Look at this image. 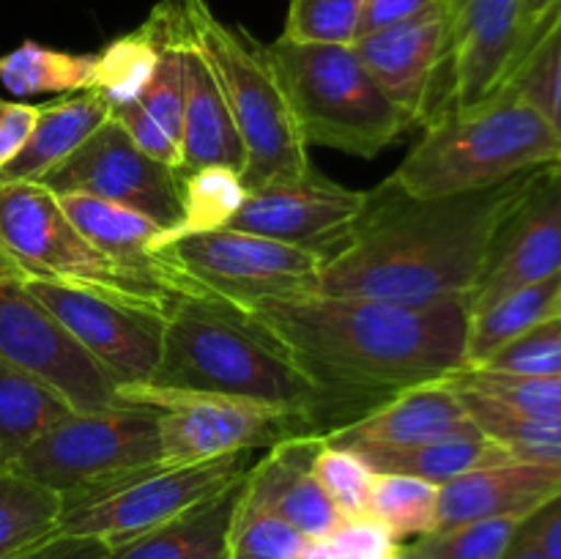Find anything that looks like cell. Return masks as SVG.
<instances>
[{
	"instance_id": "1",
	"label": "cell",
	"mask_w": 561,
	"mask_h": 559,
	"mask_svg": "<svg viewBox=\"0 0 561 559\" xmlns=\"http://www.w3.org/2000/svg\"><path fill=\"white\" fill-rule=\"evenodd\" d=\"M356 420L392 395L466 365L469 305L290 296L230 307Z\"/></svg>"
},
{
	"instance_id": "2",
	"label": "cell",
	"mask_w": 561,
	"mask_h": 559,
	"mask_svg": "<svg viewBox=\"0 0 561 559\" xmlns=\"http://www.w3.org/2000/svg\"><path fill=\"white\" fill-rule=\"evenodd\" d=\"M535 170L447 197H411L383 181L367 192L362 217L327 258L316 294L398 305H471L493 236Z\"/></svg>"
},
{
	"instance_id": "3",
	"label": "cell",
	"mask_w": 561,
	"mask_h": 559,
	"mask_svg": "<svg viewBox=\"0 0 561 559\" xmlns=\"http://www.w3.org/2000/svg\"><path fill=\"white\" fill-rule=\"evenodd\" d=\"M148 384L277 406L321 433L345 414L332 398L222 301L181 299L164 321L162 362Z\"/></svg>"
},
{
	"instance_id": "4",
	"label": "cell",
	"mask_w": 561,
	"mask_h": 559,
	"mask_svg": "<svg viewBox=\"0 0 561 559\" xmlns=\"http://www.w3.org/2000/svg\"><path fill=\"white\" fill-rule=\"evenodd\" d=\"M557 162V132L526 99L502 88L477 107L442 113L425 124L422 140L387 181L411 197H447Z\"/></svg>"
},
{
	"instance_id": "5",
	"label": "cell",
	"mask_w": 561,
	"mask_h": 559,
	"mask_svg": "<svg viewBox=\"0 0 561 559\" xmlns=\"http://www.w3.org/2000/svg\"><path fill=\"white\" fill-rule=\"evenodd\" d=\"M266 58L307 146L378 157L414 129L356 55L354 44H299L279 36Z\"/></svg>"
},
{
	"instance_id": "6",
	"label": "cell",
	"mask_w": 561,
	"mask_h": 559,
	"mask_svg": "<svg viewBox=\"0 0 561 559\" xmlns=\"http://www.w3.org/2000/svg\"><path fill=\"white\" fill-rule=\"evenodd\" d=\"M186 33L211 69L244 146L247 190L299 179L312 170L307 142L266 58V44L244 27L225 25L206 0H184Z\"/></svg>"
},
{
	"instance_id": "7",
	"label": "cell",
	"mask_w": 561,
	"mask_h": 559,
	"mask_svg": "<svg viewBox=\"0 0 561 559\" xmlns=\"http://www.w3.org/2000/svg\"><path fill=\"white\" fill-rule=\"evenodd\" d=\"M0 252L27 280L85 290L162 321L181 301L162 283L93 247L66 217L55 192L38 181H0Z\"/></svg>"
},
{
	"instance_id": "8",
	"label": "cell",
	"mask_w": 561,
	"mask_h": 559,
	"mask_svg": "<svg viewBox=\"0 0 561 559\" xmlns=\"http://www.w3.org/2000/svg\"><path fill=\"white\" fill-rule=\"evenodd\" d=\"M252 453L255 449L181 466L157 460L146 469L115 477L64 499L60 532L96 537L110 548L124 546L244 480L255 464Z\"/></svg>"
},
{
	"instance_id": "9",
	"label": "cell",
	"mask_w": 561,
	"mask_h": 559,
	"mask_svg": "<svg viewBox=\"0 0 561 559\" xmlns=\"http://www.w3.org/2000/svg\"><path fill=\"white\" fill-rule=\"evenodd\" d=\"M157 460V409L121 403L102 411H71L9 469L69 499Z\"/></svg>"
},
{
	"instance_id": "10",
	"label": "cell",
	"mask_w": 561,
	"mask_h": 559,
	"mask_svg": "<svg viewBox=\"0 0 561 559\" xmlns=\"http://www.w3.org/2000/svg\"><path fill=\"white\" fill-rule=\"evenodd\" d=\"M118 398L121 403L157 409L159 460L170 466L274 447L283 438L301 433H321L294 411L222 395L181 392L153 384H121Z\"/></svg>"
},
{
	"instance_id": "11",
	"label": "cell",
	"mask_w": 561,
	"mask_h": 559,
	"mask_svg": "<svg viewBox=\"0 0 561 559\" xmlns=\"http://www.w3.org/2000/svg\"><path fill=\"white\" fill-rule=\"evenodd\" d=\"M175 266L228 307L316 294L327 255L244 230H211L164 247Z\"/></svg>"
},
{
	"instance_id": "12",
	"label": "cell",
	"mask_w": 561,
	"mask_h": 559,
	"mask_svg": "<svg viewBox=\"0 0 561 559\" xmlns=\"http://www.w3.org/2000/svg\"><path fill=\"white\" fill-rule=\"evenodd\" d=\"M0 360L53 387L75 411L121 406V384L27 290L25 274L0 252Z\"/></svg>"
},
{
	"instance_id": "13",
	"label": "cell",
	"mask_w": 561,
	"mask_h": 559,
	"mask_svg": "<svg viewBox=\"0 0 561 559\" xmlns=\"http://www.w3.org/2000/svg\"><path fill=\"white\" fill-rule=\"evenodd\" d=\"M38 184L55 195H91L146 214L164 230L181 219V175L148 159L113 118Z\"/></svg>"
},
{
	"instance_id": "14",
	"label": "cell",
	"mask_w": 561,
	"mask_h": 559,
	"mask_svg": "<svg viewBox=\"0 0 561 559\" xmlns=\"http://www.w3.org/2000/svg\"><path fill=\"white\" fill-rule=\"evenodd\" d=\"M356 55L389 102L414 124L449 113V16L447 5L354 42Z\"/></svg>"
},
{
	"instance_id": "15",
	"label": "cell",
	"mask_w": 561,
	"mask_h": 559,
	"mask_svg": "<svg viewBox=\"0 0 561 559\" xmlns=\"http://www.w3.org/2000/svg\"><path fill=\"white\" fill-rule=\"evenodd\" d=\"M561 274V162L535 170L493 236L469 316L510 290Z\"/></svg>"
},
{
	"instance_id": "16",
	"label": "cell",
	"mask_w": 561,
	"mask_h": 559,
	"mask_svg": "<svg viewBox=\"0 0 561 559\" xmlns=\"http://www.w3.org/2000/svg\"><path fill=\"white\" fill-rule=\"evenodd\" d=\"M365 203L367 192L351 190L323 179L316 170H307L299 179L247 190L244 203L228 228L285 244L310 247L329 258L362 217Z\"/></svg>"
},
{
	"instance_id": "17",
	"label": "cell",
	"mask_w": 561,
	"mask_h": 559,
	"mask_svg": "<svg viewBox=\"0 0 561 559\" xmlns=\"http://www.w3.org/2000/svg\"><path fill=\"white\" fill-rule=\"evenodd\" d=\"M27 290L118 384H148L162 362L164 321L102 296L27 280Z\"/></svg>"
},
{
	"instance_id": "18",
	"label": "cell",
	"mask_w": 561,
	"mask_h": 559,
	"mask_svg": "<svg viewBox=\"0 0 561 559\" xmlns=\"http://www.w3.org/2000/svg\"><path fill=\"white\" fill-rule=\"evenodd\" d=\"M449 16V113L502 91L520 49V0H444Z\"/></svg>"
},
{
	"instance_id": "19",
	"label": "cell",
	"mask_w": 561,
	"mask_h": 559,
	"mask_svg": "<svg viewBox=\"0 0 561 559\" xmlns=\"http://www.w3.org/2000/svg\"><path fill=\"white\" fill-rule=\"evenodd\" d=\"M327 444V433H301L268 447V455L252 464L241 482V497L268 513L279 515L307 540L332 535L343 515L312 475L318 449Z\"/></svg>"
},
{
	"instance_id": "20",
	"label": "cell",
	"mask_w": 561,
	"mask_h": 559,
	"mask_svg": "<svg viewBox=\"0 0 561 559\" xmlns=\"http://www.w3.org/2000/svg\"><path fill=\"white\" fill-rule=\"evenodd\" d=\"M474 417L463 406L447 378L416 384L403 389L362 414L359 420L340 425L327 433L334 444H389V447H411V444H431L442 438L471 436L480 433Z\"/></svg>"
},
{
	"instance_id": "21",
	"label": "cell",
	"mask_w": 561,
	"mask_h": 559,
	"mask_svg": "<svg viewBox=\"0 0 561 559\" xmlns=\"http://www.w3.org/2000/svg\"><path fill=\"white\" fill-rule=\"evenodd\" d=\"M561 493V466L510 464L485 466L444 482L438 491L436 529L482 518H529Z\"/></svg>"
},
{
	"instance_id": "22",
	"label": "cell",
	"mask_w": 561,
	"mask_h": 559,
	"mask_svg": "<svg viewBox=\"0 0 561 559\" xmlns=\"http://www.w3.org/2000/svg\"><path fill=\"white\" fill-rule=\"evenodd\" d=\"M181 162L179 175L192 170L219 164L230 168L241 175L247 162L244 146L236 132L233 118L228 113L222 91L214 80L211 69L197 53L195 44L186 33V55H184V124H181Z\"/></svg>"
},
{
	"instance_id": "23",
	"label": "cell",
	"mask_w": 561,
	"mask_h": 559,
	"mask_svg": "<svg viewBox=\"0 0 561 559\" xmlns=\"http://www.w3.org/2000/svg\"><path fill=\"white\" fill-rule=\"evenodd\" d=\"M110 107L91 91L71 93L42 104L36 126L14 162L0 170V181H42L49 170L69 159L104 121Z\"/></svg>"
},
{
	"instance_id": "24",
	"label": "cell",
	"mask_w": 561,
	"mask_h": 559,
	"mask_svg": "<svg viewBox=\"0 0 561 559\" xmlns=\"http://www.w3.org/2000/svg\"><path fill=\"white\" fill-rule=\"evenodd\" d=\"M345 447L356 449L376 475L422 477V480L436 482V486H444V482L455 480L460 475H469L474 469L515 460L485 431L471 433V436L442 438V442L431 444H411V447H389V444L365 442L345 444Z\"/></svg>"
},
{
	"instance_id": "25",
	"label": "cell",
	"mask_w": 561,
	"mask_h": 559,
	"mask_svg": "<svg viewBox=\"0 0 561 559\" xmlns=\"http://www.w3.org/2000/svg\"><path fill=\"white\" fill-rule=\"evenodd\" d=\"M241 482L208 499L206 504L186 510L179 518L113 548L107 559H225Z\"/></svg>"
},
{
	"instance_id": "26",
	"label": "cell",
	"mask_w": 561,
	"mask_h": 559,
	"mask_svg": "<svg viewBox=\"0 0 561 559\" xmlns=\"http://www.w3.org/2000/svg\"><path fill=\"white\" fill-rule=\"evenodd\" d=\"M557 316H561V274L510 290L469 316L463 367L482 365L515 338Z\"/></svg>"
},
{
	"instance_id": "27",
	"label": "cell",
	"mask_w": 561,
	"mask_h": 559,
	"mask_svg": "<svg viewBox=\"0 0 561 559\" xmlns=\"http://www.w3.org/2000/svg\"><path fill=\"white\" fill-rule=\"evenodd\" d=\"M71 411L53 387L0 360V469H9Z\"/></svg>"
},
{
	"instance_id": "28",
	"label": "cell",
	"mask_w": 561,
	"mask_h": 559,
	"mask_svg": "<svg viewBox=\"0 0 561 559\" xmlns=\"http://www.w3.org/2000/svg\"><path fill=\"white\" fill-rule=\"evenodd\" d=\"M64 497L14 469H0V559L38 546L60 532Z\"/></svg>"
},
{
	"instance_id": "29",
	"label": "cell",
	"mask_w": 561,
	"mask_h": 559,
	"mask_svg": "<svg viewBox=\"0 0 561 559\" xmlns=\"http://www.w3.org/2000/svg\"><path fill=\"white\" fill-rule=\"evenodd\" d=\"M244 197V181L230 168L208 164V168L181 175V219L173 228L159 233V239L153 241V252L159 255L164 247L186 236L228 228Z\"/></svg>"
},
{
	"instance_id": "30",
	"label": "cell",
	"mask_w": 561,
	"mask_h": 559,
	"mask_svg": "<svg viewBox=\"0 0 561 559\" xmlns=\"http://www.w3.org/2000/svg\"><path fill=\"white\" fill-rule=\"evenodd\" d=\"M96 53H66L38 42H22L0 55V82L14 96L80 93L91 88Z\"/></svg>"
},
{
	"instance_id": "31",
	"label": "cell",
	"mask_w": 561,
	"mask_h": 559,
	"mask_svg": "<svg viewBox=\"0 0 561 559\" xmlns=\"http://www.w3.org/2000/svg\"><path fill=\"white\" fill-rule=\"evenodd\" d=\"M455 387V384H453ZM469 414L477 425L496 438L515 460L526 464L561 466V414L557 417H526L507 411L504 406L471 392V389L455 387Z\"/></svg>"
},
{
	"instance_id": "32",
	"label": "cell",
	"mask_w": 561,
	"mask_h": 559,
	"mask_svg": "<svg viewBox=\"0 0 561 559\" xmlns=\"http://www.w3.org/2000/svg\"><path fill=\"white\" fill-rule=\"evenodd\" d=\"M159 64V44L148 36L146 27L126 33V36L113 38L102 53H96V66H93L91 88L110 113L126 104L140 102L148 80Z\"/></svg>"
},
{
	"instance_id": "33",
	"label": "cell",
	"mask_w": 561,
	"mask_h": 559,
	"mask_svg": "<svg viewBox=\"0 0 561 559\" xmlns=\"http://www.w3.org/2000/svg\"><path fill=\"white\" fill-rule=\"evenodd\" d=\"M442 486L409 475H376L367 515L394 540H409L436 532Z\"/></svg>"
},
{
	"instance_id": "34",
	"label": "cell",
	"mask_w": 561,
	"mask_h": 559,
	"mask_svg": "<svg viewBox=\"0 0 561 559\" xmlns=\"http://www.w3.org/2000/svg\"><path fill=\"white\" fill-rule=\"evenodd\" d=\"M447 381L471 389L515 414H561V376H510V373H493L482 367H458L449 373Z\"/></svg>"
},
{
	"instance_id": "35",
	"label": "cell",
	"mask_w": 561,
	"mask_h": 559,
	"mask_svg": "<svg viewBox=\"0 0 561 559\" xmlns=\"http://www.w3.org/2000/svg\"><path fill=\"white\" fill-rule=\"evenodd\" d=\"M502 88L526 99L548 121L561 142V14L518 60Z\"/></svg>"
},
{
	"instance_id": "36",
	"label": "cell",
	"mask_w": 561,
	"mask_h": 559,
	"mask_svg": "<svg viewBox=\"0 0 561 559\" xmlns=\"http://www.w3.org/2000/svg\"><path fill=\"white\" fill-rule=\"evenodd\" d=\"M305 543L307 537L285 524L279 515L247 502L239 493L225 559H296Z\"/></svg>"
},
{
	"instance_id": "37",
	"label": "cell",
	"mask_w": 561,
	"mask_h": 559,
	"mask_svg": "<svg viewBox=\"0 0 561 559\" xmlns=\"http://www.w3.org/2000/svg\"><path fill=\"white\" fill-rule=\"evenodd\" d=\"M312 475L321 482V488L343 518L367 515L376 471L356 449L329 442L327 436V444L318 449L316 464H312Z\"/></svg>"
},
{
	"instance_id": "38",
	"label": "cell",
	"mask_w": 561,
	"mask_h": 559,
	"mask_svg": "<svg viewBox=\"0 0 561 559\" xmlns=\"http://www.w3.org/2000/svg\"><path fill=\"white\" fill-rule=\"evenodd\" d=\"M526 518H482L436 529L414 540L425 559H502Z\"/></svg>"
},
{
	"instance_id": "39",
	"label": "cell",
	"mask_w": 561,
	"mask_h": 559,
	"mask_svg": "<svg viewBox=\"0 0 561 559\" xmlns=\"http://www.w3.org/2000/svg\"><path fill=\"white\" fill-rule=\"evenodd\" d=\"M365 0H290L283 38L299 44H351L359 38Z\"/></svg>"
},
{
	"instance_id": "40",
	"label": "cell",
	"mask_w": 561,
	"mask_h": 559,
	"mask_svg": "<svg viewBox=\"0 0 561 559\" xmlns=\"http://www.w3.org/2000/svg\"><path fill=\"white\" fill-rule=\"evenodd\" d=\"M477 367L510 376H561V316L537 323Z\"/></svg>"
},
{
	"instance_id": "41",
	"label": "cell",
	"mask_w": 561,
	"mask_h": 559,
	"mask_svg": "<svg viewBox=\"0 0 561 559\" xmlns=\"http://www.w3.org/2000/svg\"><path fill=\"white\" fill-rule=\"evenodd\" d=\"M400 540H394L370 515L343 518L332 535L307 540L296 559H394Z\"/></svg>"
},
{
	"instance_id": "42",
	"label": "cell",
	"mask_w": 561,
	"mask_h": 559,
	"mask_svg": "<svg viewBox=\"0 0 561 559\" xmlns=\"http://www.w3.org/2000/svg\"><path fill=\"white\" fill-rule=\"evenodd\" d=\"M110 118L121 126V129L129 135V140L146 153L153 162L164 164V168L175 170L179 173L181 162H184V153H181V142L175 140L173 135L162 129L146 110L140 107V102L126 104V107H118L110 113Z\"/></svg>"
},
{
	"instance_id": "43",
	"label": "cell",
	"mask_w": 561,
	"mask_h": 559,
	"mask_svg": "<svg viewBox=\"0 0 561 559\" xmlns=\"http://www.w3.org/2000/svg\"><path fill=\"white\" fill-rule=\"evenodd\" d=\"M42 104L27 102H3L0 99V170L14 162L16 153L25 148L33 126H36Z\"/></svg>"
},
{
	"instance_id": "44",
	"label": "cell",
	"mask_w": 561,
	"mask_h": 559,
	"mask_svg": "<svg viewBox=\"0 0 561 559\" xmlns=\"http://www.w3.org/2000/svg\"><path fill=\"white\" fill-rule=\"evenodd\" d=\"M442 3L444 0H365L359 38L367 36V33L383 31V27L400 25V22L427 14V11Z\"/></svg>"
},
{
	"instance_id": "45",
	"label": "cell",
	"mask_w": 561,
	"mask_h": 559,
	"mask_svg": "<svg viewBox=\"0 0 561 559\" xmlns=\"http://www.w3.org/2000/svg\"><path fill=\"white\" fill-rule=\"evenodd\" d=\"M110 551H113V548L104 546L96 537L58 532V535L47 537V540L38 543V546L16 554L14 559H107Z\"/></svg>"
},
{
	"instance_id": "46",
	"label": "cell",
	"mask_w": 561,
	"mask_h": 559,
	"mask_svg": "<svg viewBox=\"0 0 561 559\" xmlns=\"http://www.w3.org/2000/svg\"><path fill=\"white\" fill-rule=\"evenodd\" d=\"M520 535L535 543L548 559H561V493L537 507L520 524Z\"/></svg>"
},
{
	"instance_id": "47",
	"label": "cell",
	"mask_w": 561,
	"mask_h": 559,
	"mask_svg": "<svg viewBox=\"0 0 561 559\" xmlns=\"http://www.w3.org/2000/svg\"><path fill=\"white\" fill-rule=\"evenodd\" d=\"M561 0H520V49L518 60L537 44V38L557 22ZM515 60V66H518Z\"/></svg>"
},
{
	"instance_id": "48",
	"label": "cell",
	"mask_w": 561,
	"mask_h": 559,
	"mask_svg": "<svg viewBox=\"0 0 561 559\" xmlns=\"http://www.w3.org/2000/svg\"><path fill=\"white\" fill-rule=\"evenodd\" d=\"M502 559H548V557L535 546V543L526 540V537L518 532V535H515V540L510 543L507 551H504Z\"/></svg>"
},
{
	"instance_id": "49",
	"label": "cell",
	"mask_w": 561,
	"mask_h": 559,
	"mask_svg": "<svg viewBox=\"0 0 561 559\" xmlns=\"http://www.w3.org/2000/svg\"><path fill=\"white\" fill-rule=\"evenodd\" d=\"M394 559H425V557H422V554L416 551L414 543H400L398 557H394Z\"/></svg>"
}]
</instances>
